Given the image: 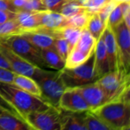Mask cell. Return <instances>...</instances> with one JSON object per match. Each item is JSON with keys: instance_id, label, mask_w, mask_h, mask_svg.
<instances>
[{"instance_id": "cell-8", "label": "cell", "mask_w": 130, "mask_h": 130, "mask_svg": "<svg viewBox=\"0 0 130 130\" xmlns=\"http://www.w3.org/2000/svg\"><path fill=\"white\" fill-rule=\"evenodd\" d=\"M113 31L117 46L118 68L129 73L130 65V31L129 27L123 21L111 28ZM117 68V69H118Z\"/></svg>"}, {"instance_id": "cell-4", "label": "cell", "mask_w": 130, "mask_h": 130, "mask_svg": "<svg viewBox=\"0 0 130 130\" xmlns=\"http://www.w3.org/2000/svg\"><path fill=\"white\" fill-rule=\"evenodd\" d=\"M66 88H76L96 82L98 78L94 72V51L82 64L74 68L59 70Z\"/></svg>"}, {"instance_id": "cell-20", "label": "cell", "mask_w": 130, "mask_h": 130, "mask_svg": "<svg viewBox=\"0 0 130 130\" xmlns=\"http://www.w3.org/2000/svg\"><path fill=\"white\" fill-rule=\"evenodd\" d=\"M0 130H31L22 120L10 113L0 115Z\"/></svg>"}, {"instance_id": "cell-31", "label": "cell", "mask_w": 130, "mask_h": 130, "mask_svg": "<svg viewBox=\"0 0 130 130\" xmlns=\"http://www.w3.org/2000/svg\"><path fill=\"white\" fill-rule=\"evenodd\" d=\"M118 3H117L114 0H110L109 1L107 4H105L103 7H101L97 12L98 14V15L100 16L101 19L107 23V18L110 14V12L113 11V9L117 6Z\"/></svg>"}, {"instance_id": "cell-36", "label": "cell", "mask_w": 130, "mask_h": 130, "mask_svg": "<svg viewBox=\"0 0 130 130\" xmlns=\"http://www.w3.org/2000/svg\"><path fill=\"white\" fill-rule=\"evenodd\" d=\"M0 107H2L3 109H5L7 112H8L10 114H11V115H14V116H15V117H18V118H20V119H22L21 118V117L20 116V114L17 112V110L11 106V105H10L1 95H0ZM23 120V119H22Z\"/></svg>"}, {"instance_id": "cell-23", "label": "cell", "mask_w": 130, "mask_h": 130, "mask_svg": "<svg viewBox=\"0 0 130 130\" xmlns=\"http://www.w3.org/2000/svg\"><path fill=\"white\" fill-rule=\"evenodd\" d=\"M83 121L87 130H110L105 123L90 110L83 113Z\"/></svg>"}, {"instance_id": "cell-7", "label": "cell", "mask_w": 130, "mask_h": 130, "mask_svg": "<svg viewBox=\"0 0 130 130\" xmlns=\"http://www.w3.org/2000/svg\"><path fill=\"white\" fill-rule=\"evenodd\" d=\"M62 118V110L53 106L43 111L27 113L23 117V120L31 130H61Z\"/></svg>"}, {"instance_id": "cell-19", "label": "cell", "mask_w": 130, "mask_h": 130, "mask_svg": "<svg viewBox=\"0 0 130 130\" xmlns=\"http://www.w3.org/2000/svg\"><path fill=\"white\" fill-rule=\"evenodd\" d=\"M43 60L49 69L54 70H60L65 67L66 61L59 56L54 47L40 50Z\"/></svg>"}, {"instance_id": "cell-15", "label": "cell", "mask_w": 130, "mask_h": 130, "mask_svg": "<svg viewBox=\"0 0 130 130\" xmlns=\"http://www.w3.org/2000/svg\"><path fill=\"white\" fill-rule=\"evenodd\" d=\"M21 35H22L25 39H27L29 42H30L33 45L40 50L54 47L53 37L43 31L37 30L25 31Z\"/></svg>"}, {"instance_id": "cell-9", "label": "cell", "mask_w": 130, "mask_h": 130, "mask_svg": "<svg viewBox=\"0 0 130 130\" xmlns=\"http://www.w3.org/2000/svg\"><path fill=\"white\" fill-rule=\"evenodd\" d=\"M58 107L70 113H85L90 110L82 94L76 88H66L61 95Z\"/></svg>"}, {"instance_id": "cell-13", "label": "cell", "mask_w": 130, "mask_h": 130, "mask_svg": "<svg viewBox=\"0 0 130 130\" xmlns=\"http://www.w3.org/2000/svg\"><path fill=\"white\" fill-rule=\"evenodd\" d=\"M66 21L67 18L61 14L59 12L50 10L39 11V28L56 30L65 27Z\"/></svg>"}, {"instance_id": "cell-17", "label": "cell", "mask_w": 130, "mask_h": 130, "mask_svg": "<svg viewBox=\"0 0 130 130\" xmlns=\"http://www.w3.org/2000/svg\"><path fill=\"white\" fill-rule=\"evenodd\" d=\"M62 129L87 130L83 121V113H70L62 110L61 130Z\"/></svg>"}, {"instance_id": "cell-5", "label": "cell", "mask_w": 130, "mask_h": 130, "mask_svg": "<svg viewBox=\"0 0 130 130\" xmlns=\"http://www.w3.org/2000/svg\"><path fill=\"white\" fill-rule=\"evenodd\" d=\"M97 82L106 94L109 102L122 99L129 91V73L120 68L110 71Z\"/></svg>"}, {"instance_id": "cell-30", "label": "cell", "mask_w": 130, "mask_h": 130, "mask_svg": "<svg viewBox=\"0 0 130 130\" xmlns=\"http://www.w3.org/2000/svg\"><path fill=\"white\" fill-rule=\"evenodd\" d=\"M21 10L29 11H43L47 10L43 0H26Z\"/></svg>"}, {"instance_id": "cell-33", "label": "cell", "mask_w": 130, "mask_h": 130, "mask_svg": "<svg viewBox=\"0 0 130 130\" xmlns=\"http://www.w3.org/2000/svg\"><path fill=\"white\" fill-rule=\"evenodd\" d=\"M68 0H43L44 5L47 10L59 12L62 5L67 2Z\"/></svg>"}, {"instance_id": "cell-25", "label": "cell", "mask_w": 130, "mask_h": 130, "mask_svg": "<svg viewBox=\"0 0 130 130\" xmlns=\"http://www.w3.org/2000/svg\"><path fill=\"white\" fill-rule=\"evenodd\" d=\"M90 56L74 47L68 54V56L66 59L65 67L69 68V69L76 67L84 63L88 59Z\"/></svg>"}, {"instance_id": "cell-28", "label": "cell", "mask_w": 130, "mask_h": 130, "mask_svg": "<svg viewBox=\"0 0 130 130\" xmlns=\"http://www.w3.org/2000/svg\"><path fill=\"white\" fill-rule=\"evenodd\" d=\"M89 16H90V12L86 11V12L78 14L71 18H67L65 27H72L80 30L86 28Z\"/></svg>"}, {"instance_id": "cell-6", "label": "cell", "mask_w": 130, "mask_h": 130, "mask_svg": "<svg viewBox=\"0 0 130 130\" xmlns=\"http://www.w3.org/2000/svg\"><path fill=\"white\" fill-rule=\"evenodd\" d=\"M0 42L5 44L18 56L32 63L33 65L49 69L46 64L43 60L40 50L33 45L21 34H15L0 38Z\"/></svg>"}, {"instance_id": "cell-1", "label": "cell", "mask_w": 130, "mask_h": 130, "mask_svg": "<svg viewBox=\"0 0 130 130\" xmlns=\"http://www.w3.org/2000/svg\"><path fill=\"white\" fill-rule=\"evenodd\" d=\"M0 95L17 110L22 119L27 113L43 111L51 106L42 98L30 94L11 83L0 82Z\"/></svg>"}, {"instance_id": "cell-41", "label": "cell", "mask_w": 130, "mask_h": 130, "mask_svg": "<svg viewBox=\"0 0 130 130\" xmlns=\"http://www.w3.org/2000/svg\"><path fill=\"white\" fill-rule=\"evenodd\" d=\"M68 1H71V0H68Z\"/></svg>"}, {"instance_id": "cell-10", "label": "cell", "mask_w": 130, "mask_h": 130, "mask_svg": "<svg viewBox=\"0 0 130 130\" xmlns=\"http://www.w3.org/2000/svg\"><path fill=\"white\" fill-rule=\"evenodd\" d=\"M0 53L8 62L11 69L15 74L32 77L37 66L25 60L5 44L0 42Z\"/></svg>"}, {"instance_id": "cell-38", "label": "cell", "mask_w": 130, "mask_h": 130, "mask_svg": "<svg viewBox=\"0 0 130 130\" xmlns=\"http://www.w3.org/2000/svg\"><path fill=\"white\" fill-rule=\"evenodd\" d=\"M0 67L7 69H9V70L11 71V67H10L8 62H7V60L4 58V56H3L1 53H0Z\"/></svg>"}, {"instance_id": "cell-34", "label": "cell", "mask_w": 130, "mask_h": 130, "mask_svg": "<svg viewBox=\"0 0 130 130\" xmlns=\"http://www.w3.org/2000/svg\"><path fill=\"white\" fill-rule=\"evenodd\" d=\"M15 73L12 71L0 67V82L12 83Z\"/></svg>"}, {"instance_id": "cell-22", "label": "cell", "mask_w": 130, "mask_h": 130, "mask_svg": "<svg viewBox=\"0 0 130 130\" xmlns=\"http://www.w3.org/2000/svg\"><path fill=\"white\" fill-rule=\"evenodd\" d=\"M96 43L97 40L92 37L90 32L86 28H84L82 30L80 37L74 47L90 56L94 51Z\"/></svg>"}, {"instance_id": "cell-35", "label": "cell", "mask_w": 130, "mask_h": 130, "mask_svg": "<svg viewBox=\"0 0 130 130\" xmlns=\"http://www.w3.org/2000/svg\"><path fill=\"white\" fill-rule=\"evenodd\" d=\"M0 9L17 13L19 10L12 2V0H0Z\"/></svg>"}, {"instance_id": "cell-2", "label": "cell", "mask_w": 130, "mask_h": 130, "mask_svg": "<svg viewBox=\"0 0 130 130\" xmlns=\"http://www.w3.org/2000/svg\"><path fill=\"white\" fill-rule=\"evenodd\" d=\"M110 130H129L130 128V102L123 99L106 103L91 111Z\"/></svg>"}, {"instance_id": "cell-27", "label": "cell", "mask_w": 130, "mask_h": 130, "mask_svg": "<svg viewBox=\"0 0 130 130\" xmlns=\"http://www.w3.org/2000/svg\"><path fill=\"white\" fill-rule=\"evenodd\" d=\"M86 11H88L85 7L81 5L79 3L77 2L76 0H71L66 2L62 5V7L61 8L59 12L63 16H65L66 18H69L78 14L86 12Z\"/></svg>"}, {"instance_id": "cell-16", "label": "cell", "mask_w": 130, "mask_h": 130, "mask_svg": "<svg viewBox=\"0 0 130 130\" xmlns=\"http://www.w3.org/2000/svg\"><path fill=\"white\" fill-rule=\"evenodd\" d=\"M16 20L24 32L35 30L40 27L39 11L21 10L16 13Z\"/></svg>"}, {"instance_id": "cell-39", "label": "cell", "mask_w": 130, "mask_h": 130, "mask_svg": "<svg viewBox=\"0 0 130 130\" xmlns=\"http://www.w3.org/2000/svg\"><path fill=\"white\" fill-rule=\"evenodd\" d=\"M25 1L26 0H12V2L19 10H21L22 7L25 3Z\"/></svg>"}, {"instance_id": "cell-29", "label": "cell", "mask_w": 130, "mask_h": 130, "mask_svg": "<svg viewBox=\"0 0 130 130\" xmlns=\"http://www.w3.org/2000/svg\"><path fill=\"white\" fill-rule=\"evenodd\" d=\"M123 21V15L120 5L119 3L110 12L107 18V25H108L110 28H113L117 24H119L120 22H122Z\"/></svg>"}, {"instance_id": "cell-37", "label": "cell", "mask_w": 130, "mask_h": 130, "mask_svg": "<svg viewBox=\"0 0 130 130\" xmlns=\"http://www.w3.org/2000/svg\"><path fill=\"white\" fill-rule=\"evenodd\" d=\"M16 18V13L0 9V24Z\"/></svg>"}, {"instance_id": "cell-32", "label": "cell", "mask_w": 130, "mask_h": 130, "mask_svg": "<svg viewBox=\"0 0 130 130\" xmlns=\"http://www.w3.org/2000/svg\"><path fill=\"white\" fill-rule=\"evenodd\" d=\"M109 1L110 0H87L84 6L87 8L88 12H95L98 11Z\"/></svg>"}, {"instance_id": "cell-24", "label": "cell", "mask_w": 130, "mask_h": 130, "mask_svg": "<svg viewBox=\"0 0 130 130\" xmlns=\"http://www.w3.org/2000/svg\"><path fill=\"white\" fill-rule=\"evenodd\" d=\"M56 31L68 42L69 46V52L74 48L82 34V30L72 27H63L59 30H56Z\"/></svg>"}, {"instance_id": "cell-18", "label": "cell", "mask_w": 130, "mask_h": 130, "mask_svg": "<svg viewBox=\"0 0 130 130\" xmlns=\"http://www.w3.org/2000/svg\"><path fill=\"white\" fill-rule=\"evenodd\" d=\"M11 84L30 94L41 98V90L38 84L31 77L15 74Z\"/></svg>"}, {"instance_id": "cell-14", "label": "cell", "mask_w": 130, "mask_h": 130, "mask_svg": "<svg viewBox=\"0 0 130 130\" xmlns=\"http://www.w3.org/2000/svg\"><path fill=\"white\" fill-rule=\"evenodd\" d=\"M104 41L109 62L110 71H113L118 68V53L115 36L113 30L107 25L103 33Z\"/></svg>"}, {"instance_id": "cell-21", "label": "cell", "mask_w": 130, "mask_h": 130, "mask_svg": "<svg viewBox=\"0 0 130 130\" xmlns=\"http://www.w3.org/2000/svg\"><path fill=\"white\" fill-rule=\"evenodd\" d=\"M106 27L107 23L104 22L101 19L97 11L90 12V16L87 23L86 29L90 32V34L97 41L103 34Z\"/></svg>"}, {"instance_id": "cell-12", "label": "cell", "mask_w": 130, "mask_h": 130, "mask_svg": "<svg viewBox=\"0 0 130 130\" xmlns=\"http://www.w3.org/2000/svg\"><path fill=\"white\" fill-rule=\"evenodd\" d=\"M109 72V62L102 34L97 41L94 48V72L98 78H99Z\"/></svg>"}, {"instance_id": "cell-40", "label": "cell", "mask_w": 130, "mask_h": 130, "mask_svg": "<svg viewBox=\"0 0 130 130\" xmlns=\"http://www.w3.org/2000/svg\"><path fill=\"white\" fill-rule=\"evenodd\" d=\"M9 113L8 112H7L5 109H3L2 107H0V115H2V114H4V113Z\"/></svg>"}, {"instance_id": "cell-3", "label": "cell", "mask_w": 130, "mask_h": 130, "mask_svg": "<svg viewBox=\"0 0 130 130\" xmlns=\"http://www.w3.org/2000/svg\"><path fill=\"white\" fill-rule=\"evenodd\" d=\"M31 78L38 84L41 90V98L51 106L58 107L59 98L66 89L59 71H50L37 67Z\"/></svg>"}, {"instance_id": "cell-11", "label": "cell", "mask_w": 130, "mask_h": 130, "mask_svg": "<svg viewBox=\"0 0 130 130\" xmlns=\"http://www.w3.org/2000/svg\"><path fill=\"white\" fill-rule=\"evenodd\" d=\"M76 89L85 99L90 111H93L109 102L106 94L97 81L85 85L76 87Z\"/></svg>"}, {"instance_id": "cell-26", "label": "cell", "mask_w": 130, "mask_h": 130, "mask_svg": "<svg viewBox=\"0 0 130 130\" xmlns=\"http://www.w3.org/2000/svg\"><path fill=\"white\" fill-rule=\"evenodd\" d=\"M24 33L16 18L0 24V38Z\"/></svg>"}]
</instances>
